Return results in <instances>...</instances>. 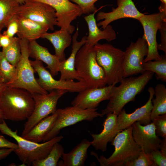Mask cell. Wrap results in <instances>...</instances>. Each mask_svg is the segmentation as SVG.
<instances>
[{
  "label": "cell",
  "mask_w": 166,
  "mask_h": 166,
  "mask_svg": "<svg viewBox=\"0 0 166 166\" xmlns=\"http://www.w3.org/2000/svg\"><path fill=\"white\" fill-rule=\"evenodd\" d=\"M13 38H10L0 33V47L2 48L8 46L11 42Z\"/></svg>",
  "instance_id": "cell-40"
},
{
  "label": "cell",
  "mask_w": 166,
  "mask_h": 166,
  "mask_svg": "<svg viewBox=\"0 0 166 166\" xmlns=\"http://www.w3.org/2000/svg\"><path fill=\"white\" fill-rule=\"evenodd\" d=\"M123 61V78L142 73L145 70L143 63L148 52L146 41L142 36L135 42H131L124 51Z\"/></svg>",
  "instance_id": "cell-13"
},
{
  "label": "cell",
  "mask_w": 166,
  "mask_h": 166,
  "mask_svg": "<svg viewBox=\"0 0 166 166\" xmlns=\"http://www.w3.org/2000/svg\"><path fill=\"white\" fill-rule=\"evenodd\" d=\"M2 52L7 60L16 67L21 56L20 39L14 37L10 44L7 47L2 48Z\"/></svg>",
  "instance_id": "cell-31"
},
{
  "label": "cell",
  "mask_w": 166,
  "mask_h": 166,
  "mask_svg": "<svg viewBox=\"0 0 166 166\" xmlns=\"http://www.w3.org/2000/svg\"><path fill=\"white\" fill-rule=\"evenodd\" d=\"M117 6L112 8L111 11L99 12L96 16L97 21L103 20L97 24L104 29L112 22L120 19L130 18L138 20L144 14L140 12L132 0H117Z\"/></svg>",
  "instance_id": "cell-17"
},
{
  "label": "cell",
  "mask_w": 166,
  "mask_h": 166,
  "mask_svg": "<svg viewBox=\"0 0 166 166\" xmlns=\"http://www.w3.org/2000/svg\"><path fill=\"white\" fill-rule=\"evenodd\" d=\"M93 47L97 61L105 72L107 85L120 83L124 78V51L108 43H97Z\"/></svg>",
  "instance_id": "cell-6"
},
{
  "label": "cell",
  "mask_w": 166,
  "mask_h": 166,
  "mask_svg": "<svg viewBox=\"0 0 166 166\" xmlns=\"http://www.w3.org/2000/svg\"><path fill=\"white\" fill-rule=\"evenodd\" d=\"M79 29L77 26L76 32L73 36L71 53L68 58L60 61L58 69L60 73V80H76L81 81L75 68V63L77 52L86 43L87 36H84L80 41H77Z\"/></svg>",
  "instance_id": "cell-19"
},
{
  "label": "cell",
  "mask_w": 166,
  "mask_h": 166,
  "mask_svg": "<svg viewBox=\"0 0 166 166\" xmlns=\"http://www.w3.org/2000/svg\"><path fill=\"white\" fill-rule=\"evenodd\" d=\"M159 150L164 155H166V138L161 140L160 144Z\"/></svg>",
  "instance_id": "cell-42"
},
{
  "label": "cell",
  "mask_w": 166,
  "mask_h": 166,
  "mask_svg": "<svg viewBox=\"0 0 166 166\" xmlns=\"http://www.w3.org/2000/svg\"><path fill=\"white\" fill-rule=\"evenodd\" d=\"M97 12L84 17L89 29V35L87 37L85 44L89 46H94L101 40L104 39L110 42L115 40L116 38V32L111 25H108L102 30L98 28L95 18Z\"/></svg>",
  "instance_id": "cell-20"
},
{
  "label": "cell",
  "mask_w": 166,
  "mask_h": 166,
  "mask_svg": "<svg viewBox=\"0 0 166 166\" xmlns=\"http://www.w3.org/2000/svg\"><path fill=\"white\" fill-rule=\"evenodd\" d=\"M91 142L83 139L69 152L64 153L62 156L63 166H83L88 157L87 151Z\"/></svg>",
  "instance_id": "cell-25"
},
{
  "label": "cell",
  "mask_w": 166,
  "mask_h": 166,
  "mask_svg": "<svg viewBox=\"0 0 166 166\" xmlns=\"http://www.w3.org/2000/svg\"><path fill=\"white\" fill-rule=\"evenodd\" d=\"M6 86V82L3 78L0 75V97Z\"/></svg>",
  "instance_id": "cell-44"
},
{
  "label": "cell",
  "mask_w": 166,
  "mask_h": 166,
  "mask_svg": "<svg viewBox=\"0 0 166 166\" xmlns=\"http://www.w3.org/2000/svg\"><path fill=\"white\" fill-rule=\"evenodd\" d=\"M35 72L37 73L38 78L37 81L44 90L49 92L54 90H63L68 92L78 93L88 87L82 81H75L72 80H56L44 67L42 61L30 60Z\"/></svg>",
  "instance_id": "cell-10"
},
{
  "label": "cell",
  "mask_w": 166,
  "mask_h": 166,
  "mask_svg": "<svg viewBox=\"0 0 166 166\" xmlns=\"http://www.w3.org/2000/svg\"><path fill=\"white\" fill-rule=\"evenodd\" d=\"M34 105L32 94L22 88L6 86L0 97V109L4 119L27 120L33 113Z\"/></svg>",
  "instance_id": "cell-1"
},
{
  "label": "cell",
  "mask_w": 166,
  "mask_h": 166,
  "mask_svg": "<svg viewBox=\"0 0 166 166\" xmlns=\"http://www.w3.org/2000/svg\"><path fill=\"white\" fill-rule=\"evenodd\" d=\"M68 92L54 90L46 94L32 93L35 103L33 113L24 124L21 136H23L37 123L50 114L56 112L59 98Z\"/></svg>",
  "instance_id": "cell-8"
},
{
  "label": "cell",
  "mask_w": 166,
  "mask_h": 166,
  "mask_svg": "<svg viewBox=\"0 0 166 166\" xmlns=\"http://www.w3.org/2000/svg\"><path fill=\"white\" fill-rule=\"evenodd\" d=\"M161 56L160 60L149 61L143 63L145 71L155 73L156 78L162 81H166V54Z\"/></svg>",
  "instance_id": "cell-30"
},
{
  "label": "cell",
  "mask_w": 166,
  "mask_h": 166,
  "mask_svg": "<svg viewBox=\"0 0 166 166\" xmlns=\"http://www.w3.org/2000/svg\"><path fill=\"white\" fill-rule=\"evenodd\" d=\"M3 120H4V117L2 111L0 109V123Z\"/></svg>",
  "instance_id": "cell-45"
},
{
  "label": "cell",
  "mask_w": 166,
  "mask_h": 166,
  "mask_svg": "<svg viewBox=\"0 0 166 166\" xmlns=\"http://www.w3.org/2000/svg\"><path fill=\"white\" fill-rule=\"evenodd\" d=\"M16 73V67L10 64L6 58L2 51H0V75L6 84L12 81L15 78Z\"/></svg>",
  "instance_id": "cell-32"
},
{
  "label": "cell",
  "mask_w": 166,
  "mask_h": 166,
  "mask_svg": "<svg viewBox=\"0 0 166 166\" xmlns=\"http://www.w3.org/2000/svg\"><path fill=\"white\" fill-rule=\"evenodd\" d=\"M17 14L45 25L51 30L57 25L55 10L43 2L27 0L20 5Z\"/></svg>",
  "instance_id": "cell-12"
},
{
  "label": "cell",
  "mask_w": 166,
  "mask_h": 166,
  "mask_svg": "<svg viewBox=\"0 0 166 166\" xmlns=\"http://www.w3.org/2000/svg\"><path fill=\"white\" fill-rule=\"evenodd\" d=\"M18 148V144L10 141L4 137L0 135V148H6L16 149Z\"/></svg>",
  "instance_id": "cell-39"
},
{
  "label": "cell",
  "mask_w": 166,
  "mask_h": 166,
  "mask_svg": "<svg viewBox=\"0 0 166 166\" xmlns=\"http://www.w3.org/2000/svg\"><path fill=\"white\" fill-rule=\"evenodd\" d=\"M78 5L81 8L83 14H89L97 11L100 9H97L94 5L98 0H71Z\"/></svg>",
  "instance_id": "cell-34"
},
{
  "label": "cell",
  "mask_w": 166,
  "mask_h": 166,
  "mask_svg": "<svg viewBox=\"0 0 166 166\" xmlns=\"http://www.w3.org/2000/svg\"><path fill=\"white\" fill-rule=\"evenodd\" d=\"M148 91L149 97L143 106L129 114L127 113L124 109H122L118 114L114 130L115 136L119 132L131 126L135 122H139L143 125L151 123L150 114L153 107L152 100L154 94V89L152 87H149Z\"/></svg>",
  "instance_id": "cell-15"
},
{
  "label": "cell",
  "mask_w": 166,
  "mask_h": 166,
  "mask_svg": "<svg viewBox=\"0 0 166 166\" xmlns=\"http://www.w3.org/2000/svg\"><path fill=\"white\" fill-rule=\"evenodd\" d=\"M111 142L115 149L109 157L103 155L98 157L97 154L92 152L101 166H125L136 158L142 150L133 139L132 126L118 132Z\"/></svg>",
  "instance_id": "cell-4"
},
{
  "label": "cell",
  "mask_w": 166,
  "mask_h": 166,
  "mask_svg": "<svg viewBox=\"0 0 166 166\" xmlns=\"http://www.w3.org/2000/svg\"><path fill=\"white\" fill-rule=\"evenodd\" d=\"M57 113L49 115L35 125L23 136L24 138L37 143L42 141L53 128L57 117Z\"/></svg>",
  "instance_id": "cell-26"
},
{
  "label": "cell",
  "mask_w": 166,
  "mask_h": 166,
  "mask_svg": "<svg viewBox=\"0 0 166 166\" xmlns=\"http://www.w3.org/2000/svg\"><path fill=\"white\" fill-rule=\"evenodd\" d=\"M1 133L14 139L18 148L13 152L22 161L23 165L30 166L35 161L42 160L48 155L53 145L63 138L62 136H57L43 143H40L27 140L18 134L17 130L12 131L4 120L0 123Z\"/></svg>",
  "instance_id": "cell-3"
},
{
  "label": "cell",
  "mask_w": 166,
  "mask_h": 166,
  "mask_svg": "<svg viewBox=\"0 0 166 166\" xmlns=\"http://www.w3.org/2000/svg\"><path fill=\"white\" fill-rule=\"evenodd\" d=\"M97 108L83 109L72 106L57 109V117L54 124L42 142L48 141L57 136L62 128L79 122L91 121L98 117H102L101 113L97 111Z\"/></svg>",
  "instance_id": "cell-9"
},
{
  "label": "cell",
  "mask_w": 166,
  "mask_h": 166,
  "mask_svg": "<svg viewBox=\"0 0 166 166\" xmlns=\"http://www.w3.org/2000/svg\"><path fill=\"white\" fill-rule=\"evenodd\" d=\"M153 74L147 71L137 77L124 78L119 86L116 87L107 106L102 111V115L114 113L118 115L125 105L134 101L136 96L143 91Z\"/></svg>",
  "instance_id": "cell-2"
},
{
  "label": "cell",
  "mask_w": 166,
  "mask_h": 166,
  "mask_svg": "<svg viewBox=\"0 0 166 166\" xmlns=\"http://www.w3.org/2000/svg\"><path fill=\"white\" fill-rule=\"evenodd\" d=\"M155 98L152 99L153 107L150 114L152 121L159 115L166 114V88L162 84H159L155 87Z\"/></svg>",
  "instance_id": "cell-27"
},
{
  "label": "cell",
  "mask_w": 166,
  "mask_h": 166,
  "mask_svg": "<svg viewBox=\"0 0 166 166\" xmlns=\"http://www.w3.org/2000/svg\"><path fill=\"white\" fill-rule=\"evenodd\" d=\"M103 125L104 128L99 133H90L93 138L91 145L97 150L105 152L107 150L108 142L112 141L114 136V130L117 123V115L114 113H109L106 115Z\"/></svg>",
  "instance_id": "cell-21"
},
{
  "label": "cell",
  "mask_w": 166,
  "mask_h": 166,
  "mask_svg": "<svg viewBox=\"0 0 166 166\" xmlns=\"http://www.w3.org/2000/svg\"><path fill=\"white\" fill-rule=\"evenodd\" d=\"M116 87L111 85L101 88L87 87L78 93L71 104L83 109L97 108L101 102L109 100Z\"/></svg>",
  "instance_id": "cell-16"
},
{
  "label": "cell",
  "mask_w": 166,
  "mask_h": 166,
  "mask_svg": "<svg viewBox=\"0 0 166 166\" xmlns=\"http://www.w3.org/2000/svg\"><path fill=\"white\" fill-rule=\"evenodd\" d=\"M125 166H156L151 159L150 153H147L142 150L138 156L134 160L125 164Z\"/></svg>",
  "instance_id": "cell-33"
},
{
  "label": "cell",
  "mask_w": 166,
  "mask_h": 166,
  "mask_svg": "<svg viewBox=\"0 0 166 166\" xmlns=\"http://www.w3.org/2000/svg\"><path fill=\"white\" fill-rule=\"evenodd\" d=\"M11 148L0 149V160L4 159L8 156L13 152Z\"/></svg>",
  "instance_id": "cell-41"
},
{
  "label": "cell",
  "mask_w": 166,
  "mask_h": 166,
  "mask_svg": "<svg viewBox=\"0 0 166 166\" xmlns=\"http://www.w3.org/2000/svg\"><path fill=\"white\" fill-rule=\"evenodd\" d=\"M150 155L156 166H166V155L160 150L152 151Z\"/></svg>",
  "instance_id": "cell-36"
},
{
  "label": "cell",
  "mask_w": 166,
  "mask_h": 166,
  "mask_svg": "<svg viewBox=\"0 0 166 166\" xmlns=\"http://www.w3.org/2000/svg\"><path fill=\"white\" fill-rule=\"evenodd\" d=\"M160 33L161 43L158 44L157 49L163 51L166 54V21H164L159 30Z\"/></svg>",
  "instance_id": "cell-38"
},
{
  "label": "cell",
  "mask_w": 166,
  "mask_h": 166,
  "mask_svg": "<svg viewBox=\"0 0 166 166\" xmlns=\"http://www.w3.org/2000/svg\"><path fill=\"white\" fill-rule=\"evenodd\" d=\"M71 34L66 30L61 28L52 33L46 32L41 38L47 39L51 43L55 49V55L61 61L66 59L64 51L72 43Z\"/></svg>",
  "instance_id": "cell-24"
},
{
  "label": "cell",
  "mask_w": 166,
  "mask_h": 166,
  "mask_svg": "<svg viewBox=\"0 0 166 166\" xmlns=\"http://www.w3.org/2000/svg\"><path fill=\"white\" fill-rule=\"evenodd\" d=\"M7 29L3 34L12 38L17 34L18 30V25L17 19V14L10 20L6 27Z\"/></svg>",
  "instance_id": "cell-37"
},
{
  "label": "cell",
  "mask_w": 166,
  "mask_h": 166,
  "mask_svg": "<svg viewBox=\"0 0 166 166\" xmlns=\"http://www.w3.org/2000/svg\"><path fill=\"white\" fill-rule=\"evenodd\" d=\"M28 49L30 57L46 64L53 77L58 74L60 61L56 55L51 54L46 48L40 45L36 40L29 42Z\"/></svg>",
  "instance_id": "cell-22"
},
{
  "label": "cell",
  "mask_w": 166,
  "mask_h": 166,
  "mask_svg": "<svg viewBox=\"0 0 166 166\" xmlns=\"http://www.w3.org/2000/svg\"><path fill=\"white\" fill-rule=\"evenodd\" d=\"M29 43L26 39H20L21 56L16 66V76L12 81L6 84V85L23 89L31 93L47 94L48 92L39 85L35 77V71L29 59Z\"/></svg>",
  "instance_id": "cell-7"
},
{
  "label": "cell",
  "mask_w": 166,
  "mask_h": 166,
  "mask_svg": "<svg viewBox=\"0 0 166 166\" xmlns=\"http://www.w3.org/2000/svg\"><path fill=\"white\" fill-rule=\"evenodd\" d=\"M20 5L16 0H0V33L17 14Z\"/></svg>",
  "instance_id": "cell-28"
},
{
  "label": "cell",
  "mask_w": 166,
  "mask_h": 166,
  "mask_svg": "<svg viewBox=\"0 0 166 166\" xmlns=\"http://www.w3.org/2000/svg\"><path fill=\"white\" fill-rule=\"evenodd\" d=\"M138 20L143 27L144 34L142 36L146 41L148 46V54L144 63L160 59L161 56L158 51L156 36L163 23L166 21V14L160 12L148 15L144 14Z\"/></svg>",
  "instance_id": "cell-11"
},
{
  "label": "cell",
  "mask_w": 166,
  "mask_h": 166,
  "mask_svg": "<svg viewBox=\"0 0 166 166\" xmlns=\"http://www.w3.org/2000/svg\"><path fill=\"white\" fill-rule=\"evenodd\" d=\"M18 30L17 33L20 39H25L29 42L36 40L49 29L47 26L35 22L17 14Z\"/></svg>",
  "instance_id": "cell-23"
},
{
  "label": "cell",
  "mask_w": 166,
  "mask_h": 166,
  "mask_svg": "<svg viewBox=\"0 0 166 166\" xmlns=\"http://www.w3.org/2000/svg\"><path fill=\"white\" fill-rule=\"evenodd\" d=\"M75 67L81 81L88 87L101 88L107 85L105 72L97 61L93 46L85 44L81 47L76 56Z\"/></svg>",
  "instance_id": "cell-5"
},
{
  "label": "cell",
  "mask_w": 166,
  "mask_h": 166,
  "mask_svg": "<svg viewBox=\"0 0 166 166\" xmlns=\"http://www.w3.org/2000/svg\"><path fill=\"white\" fill-rule=\"evenodd\" d=\"M64 153L62 146L59 142L55 143L50 152L45 158L33 162V166H56L57 165L60 158Z\"/></svg>",
  "instance_id": "cell-29"
},
{
  "label": "cell",
  "mask_w": 166,
  "mask_h": 166,
  "mask_svg": "<svg viewBox=\"0 0 166 166\" xmlns=\"http://www.w3.org/2000/svg\"><path fill=\"white\" fill-rule=\"evenodd\" d=\"M29 0L43 2L52 7L56 12L57 26L71 34L75 29L71 24L72 22L83 14L80 7L69 0Z\"/></svg>",
  "instance_id": "cell-14"
},
{
  "label": "cell",
  "mask_w": 166,
  "mask_h": 166,
  "mask_svg": "<svg viewBox=\"0 0 166 166\" xmlns=\"http://www.w3.org/2000/svg\"><path fill=\"white\" fill-rule=\"evenodd\" d=\"M17 1L19 4L22 5L25 3L27 0H16Z\"/></svg>",
  "instance_id": "cell-46"
},
{
  "label": "cell",
  "mask_w": 166,
  "mask_h": 166,
  "mask_svg": "<svg viewBox=\"0 0 166 166\" xmlns=\"http://www.w3.org/2000/svg\"><path fill=\"white\" fill-rule=\"evenodd\" d=\"M132 127L133 139L142 150L149 154L152 151L159 150L161 140L156 134L153 122L142 125L136 121Z\"/></svg>",
  "instance_id": "cell-18"
},
{
  "label": "cell",
  "mask_w": 166,
  "mask_h": 166,
  "mask_svg": "<svg viewBox=\"0 0 166 166\" xmlns=\"http://www.w3.org/2000/svg\"><path fill=\"white\" fill-rule=\"evenodd\" d=\"M161 3L159 7L160 12L166 14V0H160Z\"/></svg>",
  "instance_id": "cell-43"
},
{
  "label": "cell",
  "mask_w": 166,
  "mask_h": 166,
  "mask_svg": "<svg viewBox=\"0 0 166 166\" xmlns=\"http://www.w3.org/2000/svg\"><path fill=\"white\" fill-rule=\"evenodd\" d=\"M156 128V134L159 136L166 138V114L160 115L152 121Z\"/></svg>",
  "instance_id": "cell-35"
}]
</instances>
